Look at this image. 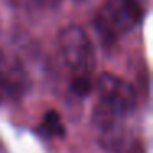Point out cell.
Here are the masks:
<instances>
[{
	"label": "cell",
	"mask_w": 153,
	"mask_h": 153,
	"mask_svg": "<svg viewBox=\"0 0 153 153\" xmlns=\"http://www.w3.org/2000/svg\"><path fill=\"white\" fill-rule=\"evenodd\" d=\"M97 91L99 100L94 109V125L102 137H119L122 120L137 105L135 89L119 76L104 73L97 81Z\"/></svg>",
	"instance_id": "1"
},
{
	"label": "cell",
	"mask_w": 153,
	"mask_h": 153,
	"mask_svg": "<svg viewBox=\"0 0 153 153\" xmlns=\"http://www.w3.org/2000/svg\"><path fill=\"white\" fill-rule=\"evenodd\" d=\"M142 13L140 0H107L96 17V28L104 40L114 41L128 33L142 20Z\"/></svg>",
	"instance_id": "2"
},
{
	"label": "cell",
	"mask_w": 153,
	"mask_h": 153,
	"mask_svg": "<svg viewBox=\"0 0 153 153\" xmlns=\"http://www.w3.org/2000/svg\"><path fill=\"white\" fill-rule=\"evenodd\" d=\"M59 51L64 63L77 74V76H87L92 71L96 56L94 48L89 36L81 27L69 25L59 33L58 38Z\"/></svg>",
	"instance_id": "3"
},
{
	"label": "cell",
	"mask_w": 153,
	"mask_h": 153,
	"mask_svg": "<svg viewBox=\"0 0 153 153\" xmlns=\"http://www.w3.org/2000/svg\"><path fill=\"white\" fill-rule=\"evenodd\" d=\"M30 87V77L15 58L0 51V91L10 96H23Z\"/></svg>",
	"instance_id": "4"
},
{
	"label": "cell",
	"mask_w": 153,
	"mask_h": 153,
	"mask_svg": "<svg viewBox=\"0 0 153 153\" xmlns=\"http://www.w3.org/2000/svg\"><path fill=\"white\" fill-rule=\"evenodd\" d=\"M41 128L50 137H63L64 135V125L61 122V117L56 110H46V114L43 115Z\"/></svg>",
	"instance_id": "5"
},
{
	"label": "cell",
	"mask_w": 153,
	"mask_h": 153,
	"mask_svg": "<svg viewBox=\"0 0 153 153\" xmlns=\"http://www.w3.org/2000/svg\"><path fill=\"white\" fill-rule=\"evenodd\" d=\"M91 89H92V86H91V81L87 76H76L71 82V91L79 97H86L91 92Z\"/></svg>",
	"instance_id": "6"
},
{
	"label": "cell",
	"mask_w": 153,
	"mask_h": 153,
	"mask_svg": "<svg viewBox=\"0 0 153 153\" xmlns=\"http://www.w3.org/2000/svg\"><path fill=\"white\" fill-rule=\"evenodd\" d=\"M36 2L41 5H45V7H51V5H56L59 0H36Z\"/></svg>",
	"instance_id": "7"
}]
</instances>
